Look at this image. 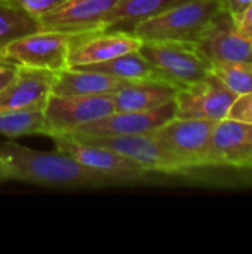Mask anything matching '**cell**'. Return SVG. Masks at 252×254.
Masks as SVG:
<instances>
[{
  "instance_id": "ffe728a7",
  "label": "cell",
  "mask_w": 252,
  "mask_h": 254,
  "mask_svg": "<svg viewBox=\"0 0 252 254\" xmlns=\"http://www.w3.org/2000/svg\"><path fill=\"white\" fill-rule=\"evenodd\" d=\"M45 109H22L0 113V134L9 140L43 134L46 135Z\"/></svg>"
},
{
  "instance_id": "9c48e42d",
  "label": "cell",
  "mask_w": 252,
  "mask_h": 254,
  "mask_svg": "<svg viewBox=\"0 0 252 254\" xmlns=\"http://www.w3.org/2000/svg\"><path fill=\"white\" fill-rule=\"evenodd\" d=\"M239 95L227 88L214 73L203 80L178 89L175 95V118L218 122L226 119Z\"/></svg>"
},
{
  "instance_id": "44dd1931",
  "label": "cell",
  "mask_w": 252,
  "mask_h": 254,
  "mask_svg": "<svg viewBox=\"0 0 252 254\" xmlns=\"http://www.w3.org/2000/svg\"><path fill=\"white\" fill-rule=\"evenodd\" d=\"M40 30V22L30 13L6 3H0V54L15 39Z\"/></svg>"
},
{
  "instance_id": "d6986e66",
  "label": "cell",
  "mask_w": 252,
  "mask_h": 254,
  "mask_svg": "<svg viewBox=\"0 0 252 254\" xmlns=\"http://www.w3.org/2000/svg\"><path fill=\"white\" fill-rule=\"evenodd\" d=\"M79 68L95 70L101 73L111 74L114 77L129 80V82H140V80H163L156 68L140 54V51H132L116 58L107 60L98 64L82 65ZM169 83V82H168Z\"/></svg>"
},
{
  "instance_id": "8fae6325",
  "label": "cell",
  "mask_w": 252,
  "mask_h": 254,
  "mask_svg": "<svg viewBox=\"0 0 252 254\" xmlns=\"http://www.w3.org/2000/svg\"><path fill=\"white\" fill-rule=\"evenodd\" d=\"M195 45L211 65L252 61V40L238 30L235 19L223 10Z\"/></svg>"
},
{
  "instance_id": "277c9868",
  "label": "cell",
  "mask_w": 252,
  "mask_h": 254,
  "mask_svg": "<svg viewBox=\"0 0 252 254\" xmlns=\"http://www.w3.org/2000/svg\"><path fill=\"white\" fill-rule=\"evenodd\" d=\"M71 36L68 33L37 30L12 40L0 54V63L50 70L68 68Z\"/></svg>"
},
{
  "instance_id": "9a60e30c",
  "label": "cell",
  "mask_w": 252,
  "mask_h": 254,
  "mask_svg": "<svg viewBox=\"0 0 252 254\" xmlns=\"http://www.w3.org/2000/svg\"><path fill=\"white\" fill-rule=\"evenodd\" d=\"M55 73L16 65L12 79L0 89V113L22 109H45Z\"/></svg>"
},
{
  "instance_id": "4fadbf2b",
  "label": "cell",
  "mask_w": 252,
  "mask_h": 254,
  "mask_svg": "<svg viewBox=\"0 0 252 254\" xmlns=\"http://www.w3.org/2000/svg\"><path fill=\"white\" fill-rule=\"evenodd\" d=\"M206 167L252 170V125L235 119L215 122Z\"/></svg>"
},
{
  "instance_id": "d4e9b609",
  "label": "cell",
  "mask_w": 252,
  "mask_h": 254,
  "mask_svg": "<svg viewBox=\"0 0 252 254\" xmlns=\"http://www.w3.org/2000/svg\"><path fill=\"white\" fill-rule=\"evenodd\" d=\"M223 12L229 13L233 19H238L248 7L252 6V0H218Z\"/></svg>"
},
{
  "instance_id": "4316f807",
  "label": "cell",
  "mask_w": 252,
  "mask_h": 254,
  "mask_svg": "<svg viewBox=\"0 0 252 254\" xmlns=\"http://www.w3.org/2000/svg\"><path fill=\"white\" fill-rule=\"evenodd\" d=\"M16 65L13 64H7V63H0V89L12 79L13 73H15Z\"/></svg>"
},
{
  "instance_id": "5bb4252c",
  "label": "cell",
  "mask_w": 252,
  "mask_h": 254,
  "mask_svg": "<svg viewBox=\"0 0 252 254\" xmlns=\"http://www.w3.org/2000/svg\"><path fill=\"white\" fill-rule=\"evenodd\" d=\"M117 0H65L39 18L40 30L80 34L101 30Z\"/></svg>"
},
{
  "instance_id": "7c38bea8",
  "label": "cell",
  "mask_w": 252,
  "mask_h": 254,
  "mask_svg": "<svg viewBox=\"0 0 252 254\" xmlns=\"http://www.w3.org/2000/svg\"><path fill=\"white\" fill-rule=\"evenodd\" d=\"M141 40L128 31L94 30L73 34L68 52V67H82L104 63L119 55L138 51Z\"/></svg>"
},
{
  "instance_id": "484cf974",
  "label": "cell",
  "mask_w": 252,
  "mask_h": 254,
  "mask_svg": "<svg viewBox=\"0 0 252 254\" xmlns=\"http://www.w3.org/2000/svg\"><path fill=\"white\" fill-rule=\"evenodd\" d=\"M235 22H236L238 30L244 36H247L250 40H252V6L248 7L238 19H235Z\"/></svg>"
},
{
  "instance_id": "8992f818",
  "label": "cell",
  "mask_w": 252,
  "mask_h": 254,
  "mask_svg": "<svg viewBox=\"0 0 252 254\" xmlns=\"http://www.w3.org/2000/svg\"><path fill=\"white\" fill-rule=\"evenodd\" d=\"M46 135L68 134L79 127L114 112L111 94L53 95L45 104Z\"/></svg>"
},
{
  "instance_id": "52a82bcc",
  "label": "cell",
  "mask_w": 252,
  "mask_h": 254,
  "mask_svg": "<svg viewBox=\"0 0 252 254\" xmlns=\"http://www.w3.org/2000/svg\"><path fill=\"white\" fill-rule=\"evenodd\" d=\"M215 122L174 118L153 134L189 171L206 167L211 135Z\"/></svg>"
},
{
  "instance_id": "603a6c76",
  "label": "cell",
  "mask_w": 252,
  "mask_h": 254,
  "mask_svg": "<svg viewBox=\"0 0 252 254\" xmlns=\"http://www.w3.org/2000/svg\"><path fill=\"white\" fill-rule=\"evenodd\" d=\"M4 1L39 19L40 16L53 10L65 0H4Z\"/></svg>"
},
{
  "instance_id": "7402d4cb",
  "label": "cell",
  "mask_w": 252,
  "mask_h": 254,
  "mask_svg": "<svg viewBox=\"0 0 252 254\" xmlns=\"http://www.w3.org/2000/svg\"><path fill=\"white\" fill-rule=\"evenodd\" d=\"M212 73L238 95L252 92V61L214 64Z\"/></svg>"
},
{
  "instance_id": "5b68a950",
  "label": "cell",
  "mask_w": 252,
  "mask_h": 254,
  "mask_svg": "<svg viewBox=\"0 0 252 254\" xmlns=\"http://www.w3.org/2000/svg\"><path fill=\"white\" fill-rule=\"evenodd\" d=\"M50 138L58 150L68 153L82 165L108 177L117 186L141 182L149 174L140 164L113 149L80 141L71 134H55Z\"/></svg>"
},
{
  "instance_id": "3957f363",
  "label": "cell",
  "mask_w": 252,
  "mask_h": 254,
  "mask_svg": "<svg viewBox=\"0 0 252 254\" xmlns=\"http://www.w3.org/2000/svg\"><path fill=\"white\" fill-rule=\"evenodd\" d=\"M138 51L165 82L178 89L198 83L212 73L211 63L195 43L141 42Z\"/></svg>"
},
{
  "instance_id": "2e32d148",
  "label": "cell",
  "mask_w": 252,
  "mask_h": 254,
  "mask_svg": "<svg viewBox=\"0 0 252 254\" xmlns=\"http://www.w3.org/2000/svg\"><path fill=\"white\" fill-rule=\"evenodd\" d=\"M131 83L107 73L68 67L55 73L52 92L53 95H97L113 94Z\"/></svg>"
},
{
  "instance_id": "ac0fdd59",
  "label": "cell",
  "mask_w": 252,
  "mask_h": 254,
  "mask_svg": "<svg viewBox=\"0 0 252 254\" xmlns=\"http://www.w3.org/2000/svg\"><path fill=\"white\" fill-rule=\"evenodd\" d=\"M186 0H117L101 30L132 33L135 27Z\"/></svg>"
},
{
  "instance_id": "83f0119b",
  "label": "cell",
  "mask_w": 252,
  "mask_h": 254,
  "mask_svg": "<svg viewBox=\"0 0 252 254\" xmlns=\"http://www.w3.org/2000/svg\"><path fill=\"white\" fill-rule=\"evenodd\" d=\"M4 180H9V171H7V167H6L4 161L0 156V183L4 182Z\"/></svg>"
},
{
  "instance_id": "ba28073f",
  "label": "cell",
  "mask_w": 252,
  "mask_h": 254,
  "mask_svg": "<svg viewBox=\"0 0 252 254\" xmlns=\"http://www.w3.org/2000/svg\"><path fill=\"white\" fill-rule=\"evenodd\" d=\"M70 134V132H68ZM74 135V134H71ZM77 140L113 149L146 168L149 173L186 174L187 170L165 147V144L153 134L138 135H114V137H89L74 135Z\"/></svg>"
},
{
  "instance_id": "6da1fadb",
  "label": "cell",
  "mask_w": 252,
  "mask_h": 254,
  "mask_svg": "<svg viewBox=\"0 0 252 254\" xmlns=\"http://www.w3.org/2000/svg\"><path fill=\"white\" fill-rule=\"evenodd\" d=\"M0 156L4 161L9 179L48 188L102 189L117 186L108 177L82 165L62 150L40 152L16 144L0 143Z\"/></svg>"
},
{
  "instance_id": "e0dca14e",
  "label": "cell",
  "mask_w": 252,
  "mask_h": 254,
  "mask_svg": "<svg viewBox=\"0 0 252 254\" xmlns=\"http://www.w3.org/2000/svg\"><path fill=\"white\" fill-rule=\"evenodd\" d=\"M178 88L165 80L131 82L111 94L114 112H147L157 109L172 100Z\"/></svg>"
},
{
  "instance_id": "30bf717a",
  "label": "cell",
  "mask_w": 252,
  "mask_h": 254,
  "mask_svg": "<svg viewBox=\"0 0 252 254\" xmlns=\"http://www.w3.org/2000/svg\"><path fill=\"white\" fill-rule=\"evenodd\" d=\"M175 100L147 112H111L100 119L88 122L70 134L89 137H114L150 134L175 118Z\"/></svg>"
},
{
  "instance_id": "cb8c5ba5",
  "label": "cell",
  "mask_w": 252,
  "mask_h": 254,
  "mask_svg": "<svg viewBox=\"0 0 252 254\" xmlns=\"http://www.w3.org/2000/svg\"><path fill=\"white\" fill-rule=\"evenodd\" d=\"M227 118L252 125V92L242 94L235 100Z\"/></svg>"
},
{
  "instance_id": "f1b7e54d",
  "label": "cell",
  "mask_w": 252,
  "mask_h": 254,
  "mask_svg": "<svg viewBox=\"0 0 252 254\" xmlns=\"http://www.w3.org/2000/svg\"><path fill=\"white\" fill-rule=\"evenodd\" d=\"M1 1H4V0H0V3H1Z\"/></svg>"
},
{
  "instance_id": "7a4b0ae2",
  "label": "cell",
  "mask_w": 252,
  "mask_h": 254,
  "mask_svg": "<svg viewBox=\"0 0 252 254\" xmlns=\"http://www.w3.org/2000/svg\"><path fill=\"white\" fill-rule=\"evenodd\" d=\"M221 10L218 0H186L135 27L141 42L196 43Z\"/></svg>"
}]
</instances>
